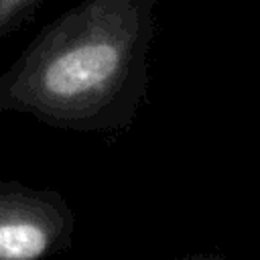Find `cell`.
Instances as JSON below:
<instances>
[{
	"label": "cell",
	"instance_id": "1",
	"mask_svg": "<svg viewBox=\"0 0 260 260\" xmlns=\"http://www.w3.org/2000/svg\"><path fill=\"white\" fill-rule=\"evenodd\" d=\"M158 0H81L0 73V114L71 132H120L148 91Z\"/></svg>",
	"mask_w": 260,
	"mask_h": 260
},
{
	"label": "cell",
	"instance_id": "2",
	"mask_svg": "<svg viewBox=\"0 0 260 260\" xmlns=\"http://www.w3.org/2000/svg\"><path fill=\"white\" fill-rule=\"evenodd\" d=\"M75 213L57 189L0 181V260H49L75 238Z\"/></svg>",
	"mask_w": 260,
	"mask_h": 260
},
{
	"label": "cell",
	"instance_id": "3",
	"mask_svg": "<svg viewBox=\"0 0 260 260\" xmlns=\"http://www.w3.org/2000/svg\"><path fill=\"white\" fill-rule=\"evenodd\" d=\"M45 2L47 0H0V39L28 24Z\"/></svg>",
	"mask_w": 260,
	"mask_h": 260
},
{
	"label": "cell",
	"instance_id": "4",
	"mask_svg": "<svg viewBox=\"0 0 260 260\" xmlns=\"http://www.w3.org/2000/svg\"><path fill=\"white\" fill-rule=\"evenodd\" d=\"M197 260H225V258L219 252H199V258Z\"/></svg>",
	"mask_w": 260,
	"mask_h": 260
},
{
	"label": "cell",
	"instance_id": "5",
	"mask_svg": "<svg viewBox=\"0 0 260 260\" xmlns=\"http://www.w3.org/2000/svg\"><path fill=\"white\" fill-rule=\"evenodd\" d=\"M199 258V252L197 254H191V256H185V258H181V260H197Z\"/></svg>",
	"mask_w": 260,
	"mask_h": 260
}]
</instances>
